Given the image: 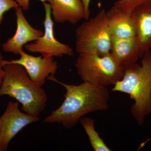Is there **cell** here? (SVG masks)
Wrapping results in <instances>:
<instances>
[{
	"label": "cell",
	"instance_id": "16",
	"mask_svg": "<svg viewBox=\"0 0 151 151\" xmlns=\"http://www.w3.org/2000/svg\"><path fill=\"white\" fill-rule=\"evenodd\" d=\"M19 7V6L15 0H0V24L2 23L5 13Z\"/></svg>",
	"mask_w": 151,
	"mask_h": 151
},
{
	"label": "cell",
	"instance_id": "1",
	"mask_svg": "<svg viewBox=\"0 0 151 151\" xmlns=\"http://www.w3.org/2000/svg\"><path fill=\"white\" fill-rule=\"evenodd\" d=\"M47 79L62 85L66 92L62 104L47 116L44 123H58L65 129H70L86 114L108 108L110 94L107 87L85 82L77 85L66 84L58 80L54 76Z\"/></svg>",
	"mask_w": 151,
	"mask_h": 151
},
{
	"label": "cell",
	"instance_id": "14",
	"mask_svg": "<svg viewBox=\"0 0 151 151\" xmlns=\"http://www.w3.org/2000/svg\"><path fill=\"white\" fill-rule=\"evenodd\" d=\"M82 127L89 137L92 148L95 151H110L94 128V120L88 117H83L80 120Z\"/></svg>",
	"mask_w": 151,
	"mask_h": 151
},
{
	"label": "cell",
	"instance_id": "13",
	"mask_svg": "<svg viewBox=\"0 0 151 151\" xmlns=\"http://www.w3.org/2000/svg\"><path fill=\"white\" fill-rule=\"evenodd\" d=\"M110 53L124 67L136 63L141 57L137 37L121 38L112 37Z\"/></svg>",
	"mask_w": 151,
	"mask_h": 151
},
{
	"label": "cell",
	"instance_id": "18",
	"mask_svg": "<svg viewBox=\"0 0 151 151\" xmlns=\"http://www.w3.org/2000/svg\"><path fill=\"white\" fill-rule=\"evenodd\" d=\"M84 6V19H89L90 16V11L89 10V5L91 0H81Z\"/></svg>",
	"mask_w": 151,
	"mask_h": 151
},
{
	"label": "cell",
	"instance_id": "6",
	"mask_svg": "<svg viewBox=\"0 0 151 151\" xmlns=\"http://www.w3.org/2000/svg\"><path fill=\"white\" fill-rule=\"evenodd\" d=\"M45 18L43 22L44 32L43 35L33 42L24 46L27 51L40 53L44 58L73 56V50L69 45L58 40L54 35V21L52 18L51 8L48 3H44Z\"/></svg>",
	"mask_w": 151,
	"mask_h": 151
},
{
	"label": "cell",
	"instance_id": "10",
	"mask_svg": "<svg viewBox=\"0 0 151 151\" xmlns=\"http://www.w3.org/2000/svg\"><path fill=\"white\" fill-rule=\"evenodd\" d=\"M112 37L121 38L137 37V29L132 12L113 6L106 11Z\"/></svg>",
	"mask_w": 151,
	"mask_h": 151
},
{
	"label": "cell",
	"instance_id": "17",
	"mask_svg": "<svg viewBox=\"0 0 151 151\" xmlns=\"http://www.w3.org/2000/svg\"><path fill=\"white\" fill-rule=\"evenodd\" d=\"M17 3L18 4L19 6L22 8L23 10L27 11L29 9L30 0H15ZM41 2L44 4L47 2L48 0H39Z\"/></svg>",
	"mask_w": 151,
	"mask_h": 151
},
{
	"label": "cell",
	"instance_id": "9",
	"mask_svg": "<svg viewBox=\"0 0 151 151\" xmlns=\"http://www.w3.org/2000/svg\"><path fill=\"white\" fill-rule=\"evenodd\" d=\"M17 27L12 37L8 39L2 45V50L6 52L19 55L23 46L31 42L37 40L43 35L44 32L32 27L26 19L20 7L15 9Z\"/></svg>",
	"mask_w": 151,
	"mask_h": 151
},
{
	"label": "cell",
	"instance_id": "3",
	"mask_svg": "<svg viewBox=\"0 0 151 151\" xmlns=\"http://www.w3.org/2000/svg\"><path fill=\"white\" fill-rule=\"evenodd\" d=\"M4 75L0 86V97L8 95L22 105V111L38 117L44 111L47 101L46 92L29 78L21 65H3Z\"/></svg>",
	"mask_w": 151,
	"mask_h": 151
},
{
	"label": "cell",
	"instance_id": "5",
	"mask_svg": "<svg viewBox=\"0 0 151 151\" xmlns=\"http://www.w3.org/2000/svg\"><path fill=\"white\" fill-rule=\"evenodd\" d=\"M75 37L76 50L78 53L101 56L110 53L112 35L105 9L79 26Z\"/></svg>",
	"mask_w": 151,
	"mask_h": 151
},
{
	"label": "cell",
	"instance_id": "12",
	"mask_svg": "<svg viewBox=\"0 0 151 151\" xmlns=\"http://www.w3.org/2000/svg\"><path fill=\"white\" fill-rule=\"evenodd\" d=\"M137 29L141 58L150 50L151 46V1L138 6L132 11Z\"/></svg>",
	"mask_w": 151,
	"mask_h": 151
},
{
	"label": "cell",
	"instance_id": "4",
	"mask_svg": "<svg viewBox=\"0 0 151 151\" xmlns=\"http://www.w3.org/2000/svg\"><path fill=\"white\" fill-rule=\"evenodd\" d=\"M75 65L83 82L96 86L114 85L122 79L124 74V66L119 64L111 53L103 56L79 53Z\"/></svg>",
	"mask_w": 151,
	"mask_h": 151
},
{
	"label": "cell",
	"instance_id": "21",
	"mask_svg": "<svg viewBox=\"0 0 151 151\" xmlns=\"http://www.w3.org/2000/svg\"><path fill=\"white\" fill-rule=\"evenodd\" d=\"M150 50H151V47H150Z\"/></svg>",
	"mask_w": 151,
	"mask_h": 151
},
{
	"label": "cell",
	"instance_id": "15",
	"mask_svg": "<svg viewBox=\"0 0 151 151\" xmlns=\"http://www.w3.org/2000/svg\"><path fill=\"white\" fill-rule=\"evenodd\" d=\"M151 1V0H118L113 6L132 12L137 6Z\"/></svg>",
	"mask_w": 151,
	"mask_h": 151
},
{
	"label": "cell",
	"instance_id": "8",
	"mask_svg": "<svg viewBox=\"0 0 151 151\" xmlns=\"http://www.w3.org/2000/svg\"><path fill=\"white\" fill-rule=\"evenodd\" d=\"M20 57L10 60H3L2 65L7 63H15L21 65L27 71L29 78L39 86H43L46 79L51 76H54L58 66L53 57L44 58L42 55L35 56L22 50Z\"/></svg>",
	"mask_w": 151,
	"mask_h": 151
},
{
	"label": "cell",
	"instance_id": "11",
	"mask_svg": "<svg viewBox=\"0 0 151 151\" xmlns=\"http://www.w3.org/2000/svg\"><path fill=\"white\" fill-rule=\"evenodd\" d=\"M52 18L58 23L75 24L84 19V6L81 0H48Z\"/></svg>",
	"mask_w": 151,
	"mask_h": 151
},
{
	"label": "cell",
	"instance_id": "2",
	"mask_svg": "<svg viewBox=\"0 0 151 151\" xmlns=\"http://www.w3.org/2000/svg\"><path fill=\"white\" fill-rule=\"evenodd\" d=\"M141 65L136 63L124 66V74L113 85L112 92L129 94L134 100L131 113L138 125L142 126L151 114V50L142 57Z\"/></svg>",
	"mask_w": 151,
	"mask_h": 151
},
{
	"label": "cell",
	"instance_id": "20",
	"mask_svg": "<svg viewBox=\"0 0 151 151\" xmlns=\"http://www.w3.org/2000/svg\"><path fill=\"white\" fill-rule=\"evenodd\" d=\"M0 151H4L1 142V134H0Z\"/></svg>",
	"mask_w": 151,
	"mask_h": 151
},
{
	"label": "cell",
	"instance_id": "7",
	"mask_svg": "<svg viewBox=\"0 0 151 151\" xmlns=\"http://www.w3.org/2000/svg\"><path fill=\"white\" fill-rule=\"evenodd\" d=\"M18 102L9 101L5 111L0 117V134L4 151L7 150L13 138L29 124L37 122L39 117L22 112Z\"/></svg>",
	"mask_w": 151,
	"mask_h": 151
},
{
	"label": "cell",
	"instance_id": "19",
	"mask_svg": "<svg viewBox=\"0 0 151 151\" xmlns=\"http://www.w3.org/2000/svg\"><path fill=\"white\" fill-rule=\"evenodd\" d=\"M3 60H4V57H3V55L1 52H0V86L1 85L4 75V71L2 64V61Z\"/></svg>",
	"mask_w": 151,
	"mask_h": 151
}]
</instances>
